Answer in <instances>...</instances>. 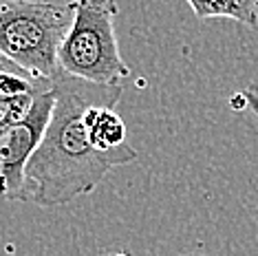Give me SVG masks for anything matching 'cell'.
<instances>
[{"instance_id":"cell-6","label":"cell","mask_w":258,"mask_h":256,"mask_svg":"<svg viewBox=\"0 0 258 256\" xmlns=\"http://www.w3.org/2000/svg\"><path fill=\"white\" fill-rule=\"evenodd\" d=\"M53 86V84H51ZM49 86V89H51ZM42 89V91H49ZM40 91L36 93H27V95H0V131L18 124L29 115V110L33 106V100H36Z\"/></svg>"},{"instance_id":"cell-5","label":"cell","mask_w":258,"mask_h":256,"mask_svg":"<svg viewBox=\"0 0 258 256\" xmlns=\"http://www.w3.org/2000/svg\"><path fill=\"white\" fill-rule=\"evenodd\" d=\"M187 7L199 20L227 18L247 27H258L256 0H187Z\"/></svg>"},{"instance_id":"cell-3","label":"cell","mask_w":258,"mask_h":256,"mask_svg":"<svg viewBox=\"0 0 258 256\" xmlns=\"http://www.w3.org/2000/svg\"><path fill=\"white\" fill-rule=\"evenodd\" d=\"M119 7L110 0H80L73 25L57 53L62 75L99 86H121L131 67L119 53L115 18Z\"/></svg>"},{"instance_id":"cell-1","label":"cell","mask_w":258,"mask_h":256,"mask_svg":"<svg viewBox=\"0 0 258 256\" xmlns=\"http://www.w3.org/2000/svg\"><path fill=\"white\" fill-rule=\"evenodd\" d=\"M55 106L36 155L27 166V201L67 206L89 195L117 166L137 161V150L102 153L91 137L89 113L99 102L121 100L124 86H99L62 75L53 82Z\"/></svg>"},{"instance_id":"cell-2","label":"cell","mask_w":258,"mask_h":256,"mask_svg":"<svg viewBox=\"0 0 258 256\" xmlns=\"http://www.w3.org/2000/svg\"><path fill=\"white\" fill-rule=\"evenodd\" d=\"M78 3H16L0 5V55L33 80L62 78L57 53L73 25Z\"/></svg>"},{"instance_id":"cell-8","label":"cell","mask_w":258,"mask_h":256,"mask_svg":"<svg viewBox=\"0 0 258 256\" xmlns=\"http://www.w3.org/2000/svg\"><path fill=\"white\" fill-rule=\"evenodd\" d=\"M240 95H243V100H245V108L251 110L258 117V86H247Z\"/></svg>"},{"instance_id":"cell-7","label":"cell","mask_w":258,"mask_h":256,"mask_svg":"<svg viewBox=\"0 0 258 256\" xmlns=\"http://www.w3.org/2000/svg\"><path fill=\"white\" fill-rule=\"evenodd\" d=\"M51 84L53 82H46V80H29L25 75L0 71V95H27V93L49 89Z\"/></svg>"},{"instance_id":"cell-4","label":"cell","mask_w":258,"mask_h":256,"mask_svg":"<svg viewBox=\"0 0 258 256\" xmlns=\"http://www.w3.org/2000/svg\"><path fill=\"white\" fill-rule=\"evenodd\" d=\"M53 106L51 86L36 95L25 119L0 131V201H27V166L42 142Z\"/></svg>"},{"instance_id":"cell-10","label":"cell","mask_w":258,"mask_h":256,"mask_svg":"<svg viewBox=\"0 0 258 256\" xmlns=\"http://www.w3.org/2000/svg\"><path fill=\"white\" fill-rule=\"evenodd\" d=\"M110 256H131L128 252H117V254H110Z\"/></svg>"},{"instance_id":"cell-9","label":"cell","mask_w":258,"mask_h":256,"mask_svg":"<svg viewBox=\"0 0 258 256\" xmlns=\"http://www.w3.org/2000/svg\"><path fill=\"white\" fill-rule=\"evenodd\" d=\"M0 71H7V73H16V75H25V78L33 80V78H31V75H29V73H25V71H22L20 67H16L14 62H9L7 57H3V55H0Z\"/></svg>"},{"instance_id":"cell-11","label":"cell","mask_w":258,"mask_h":256,"mask_svg":"<svg viewBox=\"0 0 258 256\" xmlns=\"http://www.w3.org/2000/svg\"><path fill=\"white\" fill-rule=\"evenodd\" d=\"M181 256H203V254H181Z\"/></svg>"}]
</instances>
